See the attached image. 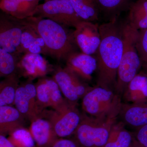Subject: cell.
I'll use <instances>...</instances> for the list:
<instances>
[{"label":"cell","instance_id":"30","mask_svg":"<svg viewBox=\"0 0 147 147\" xmlns=\"http://www.w3.org/2000/svg\"><path fill=\"white\" fill-rule=\"evenodd\" d=\"M0 147H17L9 141L6 136L0 134Z\"/></svg>","mask_w":147,"mask_h":147},{"label":"cell","instance_id":"26","mask_svg":"<svg viewBox=\"0 0 147 147\" xmlns=\"http://www.w3.org/2000/svg\"><path fill=\"white\" fill-rule=\"evenodd\" d=\"M8 139L17 147H37L30 131L25 127L18 129L9 134Z\"/></svg>","mask_w":147,"mask_h":147},{"label":"cell","instance_id":"2","mask_svg":"<svg viewBox=\"0 0 147 147\" xmlns=\"http://www.w3.org/2000/svg\"><path fill=\"white\" fill-rule=\"evenodd\" d=\"M25 19L26 24L32 27L42 38L50 56L58 61H66L77 52L79 48L73 32L68 27L48 19L32 16Z\"/></svg>","mask_w":147,"mask_h":147},{"label":"cell","instance_id":"29","mask_svg":"<svg viewBox=\"0 0 147 147\" xmlns=\"http://www.w3.org/2000/svg\"><path fill=\"white\" fill-rule=\"evenodd\" d=\"M50 147H80L73 139L58 138Z\"/></svg>","mask_w":147,"mask_h":147},{"label":"cell","instance_id":"32","mask_svg":"<svg viewBox=\"0 0 147 147\" xmlns=\"http://www.w3.org/2000/svg\"><path fill=\"white\" fill-rule=\"evenodd\" d=\"M142 67L144 69V71L147 74V63L142 64Z\"/></svg>","mask_w":147,"mask_h":147},{"label":"cell","instance_id":"3","mask_svg":"<svg viewBox=\"0 0 147 147\" xmlns=\"http://www.w3.org/2000/svg\"><path fill=\"white\" fill-rule=\"evenodd\" d=\"M138 31L126 21L124 25L123 51L117 71L115 92L122 97L129 82L139 73L142 63L136 48Z\"/></svg>","mask_w":147,"mask_h":147},{"label":"cell","instance_id":"27","mask_svg":"<svg viewBox=\"0 0 147 147\" xmlns=\"http://www.w3.org/2000/svg\"><path fill=\"white\" fill-rule=\"evenodd\" d=\"M136 48L142 64L147 63V28L138 31Z\"/></svg>","mask_w":147,"mask_h":147},{"label":"cell","instance_id":"10","mask_svg":"<svg viewBox=\"0 0 147 147\" xmlns=\"http://www.w3.org/2000/svg\"><path fill=\"white\" fill-rule=\"evenodd\" d=\"M14 105L26 119L31 123L42 116L37 102L36 88L33 80L28 79L19 84Z\"/></svg>","mask_w":147,"mask_h":147},{"label":"cell","instance_id":"13","mask_svg":"<svg viewBox=\"0 0 147 147\" xmlns=\"http://www.w3.org/2000/svg\"><path fill=\"white\" fill-rule=\"evenodd\" d=\"M65 61L66 67L86 82L91 81L93 74L97 71V60L95 55L76 52L70 55Z\"/></svg>","mask_w":147,"mask_h":147},{"label":"cell","instance_id":"6","mask_svg":"<svg viewBox=\"0 0 147 147\" xmlns=\"http://www.w3.org/2000/svg\"><path fill=\"white\" fill-rule=\"evenodd\" d=\"M33 16L48 18L65 26L74 28L83 21L69 0H51L39 4Z\"/></svg>","mask_w":147,"mask_h":147},{"label":"cell","instance_id":"31","mask_svg":"<svg viewBox=\"0 0 147 147\" xmlns=\"http://www.w3.org/2000/svg\"><path fill=\"white\" fill-rule=\"evenodd\" d=\"M129 147H145L139 143L134 137V140Z\"/></svg>","mask_w":147,"mask_h":147},{"label":"cell","instance_id":"24","mask_svg":"<svg viewBox=\"0 0 147 147\" xmlns=\"http://www.w3.org/2000/svg\"><path fill=\"white\" fill-rule=\"evenodd\" d=\"M18 74L5 77L0 83V107L14 105L16 91L19 86Z\"/></svg>","mask_w":147,"mask_h":147},{"label":"cell","instance_id":"21","mask_svg":"<svg viewBox=\"0 0 147 147\" xmlns=\"http://www.w3.org/2000/svg\"><path fill=\"white\" fill-rule=\"evenodd\" d=\"M126 22L137 30L147 28V0H137L128 9Z\"/></svg>","mask_w":147,"mask_h":147},{"label":"cell","instance_id":"12","mask_svg":"<svg viewBox=\"0 0 147 147\" xmlns=\"http://www.w3.org/2000/svg\"><path fill=\"white\" fill-rule=\"evenodd\" d=\"M51 69V66L40 54H25L18 63V75L33 80L45 76Z\"/></svg>","mask_w":147,"mask_h":147},{"label":"cell","instance_id":"14","mask_svg":"<svg viewBox=\"0 0 147 147\" xmlns=\"http://www.w3.org/2000/svg\"><path fill=\"white\" fill-rule=\"evenodd\" d=\"M128 126L136 129L147 124V100L137 103L122 102L118 119Z\"/></svg>","mask_w":147,"mask_h":147},{"label":"cell","instance_id":"25","mask_svg":"<svg viewBox=\"0 0 147 147\" xmlns=\"http://www.w3.org/2000/svg\"><path fill=\"white\" fill-rule=\"evenodd\" d=\"M23 55L12 54L0 48L1 77L5 78L14 74H18V63Z\"/></svg>","mask_w":147,"mask_h":147},{"label":"cell","instance_id":"1","mask_svg":"<svg viewBox=\"0 0 147 147\" xmlns=\"http://www.w3.org/2000/svg\"><path fill=\"white\" fill-rule=\"evenodd\" d=\"M124 25L117 19L99 26L101 41L95 55L98 62L97 86L113 91L123 53Z\"/></svg>","mask_w":147,"mask_h":147},{"label":"cell","instance_id":"17","mask_svg":"<svg viewBox=\"0 0 147 147\" xmlns=\"http://www.w3.org/2000/svg\"><path fill=\"white\" fill-rule=\"evenodd\" d=\"M26 24L21 37L20 53L22 55L33 54L50 55L42 38L32 27L26 23Z\"/></svg>","mask_w":147,"mask_h":147},{"label":"cell","instance_id":"23","mask_svg":"<svg viewBox=\"0 0 147 147\" xmlns=\"http://www.w3.org/2000/svg\"><path fill=\"white\" fill-rule=\"evenodd\" d=\"M74 9L83 21L96 23L100 12L96 0H69Z\"/></svg>","mask_w":147,"mask_h":147},{"label":"cell","instance_id":"20","mask_svg":"<svg viewBox=\"0 0 147 147\" xmlns=\"http://www.w3.org/2000/svg\"><path fill=\"white\" fill-rule=\"evenodd\" d=\"M100 10L108 22L117 20L123 11L128 10L134 0H96Z\"/></svg>","mask_w":147,"mask_h":147},{"label":"cell","instance_id":"28","mask_svg":"<svg viewBox=\"0 0 147 147\" xmlns=\"http://www.w3.org/2000/svg\"><path fill=\"white\" fill-rule=\"evenodd\" d=\"M133 132L136 140L145 147H147V124L135 129Z\"/></svg>","mask_w":147,"mask_h":147},{"label":"cell","instance_id":"16","mask_svg":"<svg viewBox=\"0 0 147 147\" xmlns=\"http://www.w3.org/2000/svg\"><path fill=\"white\" fill-rule=\"evenodd\" d=\"M40 0H0V8L3 12L24 19L33 16Z\"/></svg>","mask_w":147,"mask_h":147},{"label":"cell","instance_id":"33","mask_svg":"<svg viewBox=\"0 0 147 147\" xmlns=\"http://www.w3.org/2000/svg\"><path fill=\"white\" fill-rule=\"evenodd\" d=\"M43 1H45V2L47 1H51V0H43Z\"/></svg>","mask_w":147,"mask_h":147},{"label":"cell","instance_id":"22","mask_svg":"<svg viewBox=\"0 0 147 147\" xmlns=\"http://www.w3.org/2000/svg\"><path fill=\"white\" fill-rule=\"evenodd\" d=\"M121 121L114 124L105 147H129L134 140V133L125 128Z\"/></svg>","mask_w":147,"mask_h":147},{"label":"cell","instance_id":"7","mask_svg":"<svg viewBox=\"0 0 147 147\" xmlns=\"http://www.w3.org/2000/svg\"><path fill=\"white\" fill-rule=\"evenodd\" d=\"M53 78L66 100L71 105L76 106L79 100L93 88L66 67L56 69Z\"/></svg>","mask_w":147,"mask_h":147},{"label":"cell","instance_id":"5","mask_svg":"<svg viewBox=\"0 0 147 147\" xmlns=\"http://www.w3.org/2000/svg\"><path fill=\"white\" fill-rule=\"evenodd\" d=\"M122 103V98L115 92L96 86L82 98V105L84 113L88 115L118 117Z\"/></svg>","mask_w":147,"mask_h":147},{"label":"cell","instance_id":"9","mask_svg":"<svg viewBox=\"0 0 147 147\" xmlns=\"http://www.w3.org/2000/svg\"><path fill=\"white\" fill-rule=\"evenodd\" d=\"M42 116L50 121L59 138H67L73 135L82 118L77 106L73 105L61 113L45 110Z\"/></svg>","mask_w":147,"mask_h":147},{"label":"cell","instance_id":"15","mask_svg":"<svg viewBox=\"0 0 147 147\" xmlns=\"http://www.w3.org/2000/svg\"><path fill=\"white\" fill-rule=\"evenodd\" d=\"M31 123L30 131L37 147H50L59 138L52 123L45 117L41 116Z\"/></svg>","mask_w":147,"mask_h":147},{"label":"cell","instance_id":"19","mask_svg":"<svg viewBox=\"0 0 147 147\" xmlns=\"http://www.w3.org/2000/svg\"><path fill=\"white\" fill-rule=\"evenodd\" d=\"M124 102L137 103L147 100V74L139 72L129 82L122 96Z\"/></svg>","mask_w":147,"mask_h":147},{"label":"cell","instance_id":"18","mask_svg":"<svg viewBox=\"0 0 147 147\" xmlns=\"http://www.w3.org/2000/svg\"><path fill=\"white\" fill-rule=\"evenodd\" d=\"M26 119L16 107H0V134L7 136L18 129L24 127Z\"/></svg>","mask_w":147,"mask_h":147},{"label":"cell","instance_id":"4","mask_svg":"<svg viewBox=\"0 0 147 147\" xmlns=\"http://www.w3.org/2000/svg\"><path fill=\"white\" fill-rule=\"evenodd\" d=\"M117 117H92L85 113L73 134L80 147H105Z\"/></svg>","mask_w":147,"mask_h":147},{"label":"cell","instance_id":"8","mask_svg":"<svg viewBox=\"0 0 147 147\" xmlns=\"http://www.w3.org/2000/svg\"><path fill=\"white\" fill-rule=\"evenodd\" d=\"M26 24L2 11L0 13V47L9 53L23 55L20 53L21 37Z\"/></svg>","mask_w":147,"mask_h":147},{"label":"cell","instance_id":"11","mask_svg":"<svg viewBox=\"0 0 147 147\" xmlns=\"http://www.w3.org/2000/svg\"><path fill=\"white\" fill-rule=\"evenodd\" d=\"M99 26L96 23L84 21L76 26L74 36L82 53L91 55L96 54L101 41Z\"/></svg>","mask_w":147,"mask_h":147}]
</instances>
